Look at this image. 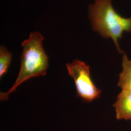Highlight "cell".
<instances>
[{
  "instance_id": "obj_1",
  "label": "cell",
  "mask_w": 131,
  "mask_h": 131,
  "mask_svg": "<svg viewBox=\"0 0 131 131\" xmlns=\"http://www.w3.org/2000/svg\"><path fill=\"white\" fill-rule=\"evenodd\" d=\"M93 31L104 38H111L119 53H122L119 40L124 32L131 33V16L124 18L114 9L112 0H94L88 10Z\"/></svg>"
},
{
  "instance_id": "obj_2",
  "label": "cell",
  "mask_w": 131,
  "mask_h": 131,
  "mask_svg": "<svg viewBox=\"0 0 131 131\" xmlns=\"http://www.w3.org/2000/svg\"><path fill=\"white\" fill-rule=\"evenodd\" d=\"M42 34L35 31L30 34L29 38L21 45L23 50L21 56L19 74L12 87L5 92H1L0 100L6 101L10 94L15 91L20 84L33 77L46 75L49 68V57L45 52Z\"/></svg>"
},
{
  "instance_id": "obj_3",
  "label": "cell",
  "mask_w": 131,
  "mask_h": 131,
  "mask_svg": "<svg viewBox=\"0 0 131 131\" xmlns=\"http://www.w3.org/2000/svg\"><path fill=\"white\" fill-rule=\"evenodd\" d=\"M66 67L69 74L74 80L77 97L86 103L100 97L102 91L96 86L90 77L89 66L83 61L75 60L67 63Z\"/></svg>"
},
{
  "instance_id": "obj_4",
  "label": "cell",
  "mask_w": 131,
  "mask_h": 131,
  "mask_svg": "<svg viewBox=\"0 0 131 131\" xmlns=\"http://www.w3.org/2000/svg\"><path fill=\"white\" fill-rule=\"evenodd\" d=\"M117 120L131 121V92L122 90L113 104Z\"/></svg>"
},
{
  "instance_id": "obj_5",
  "label": "cell",
  "mask_w": 131,
  "mask_h": 131,
  "mask_svg": "<svg viewBox=\"0 0 131 131\" xmlns=\"http://www.w3.org/2000/svg\"><path fill=\"white\" fill-rule=\"evenodd\" d=\"M117 85L122 90L131 92V59L124 53L122 58V71L119 74Z\"/></svg>"
},
{
  "instance_id": "obj_6",
  "label": "cell",
  "mask_w": 131,
  "mask_h": 131,
  "mask_svg": "<svg viewBox=\"0 0 131 131\" xmlns=\"http://www.w3.org/2000/svg\"><path fill=\"white\" fill-rule=\"evenodd\" d=\"M12 54L4 46L0 47V78L8 71L12 59Z\"/></svg>"
}]
</instances>
